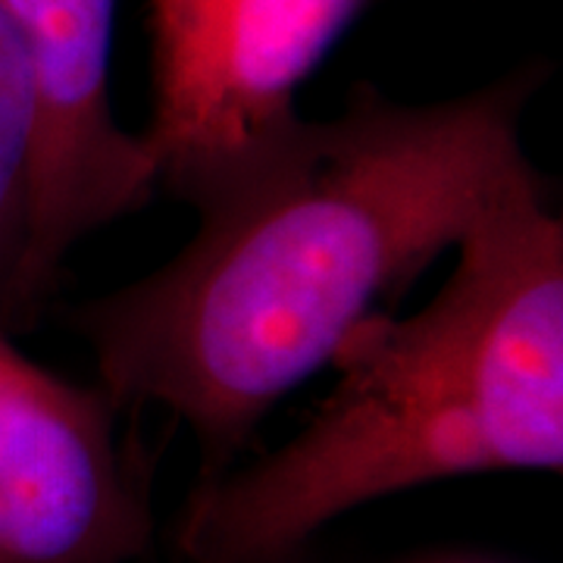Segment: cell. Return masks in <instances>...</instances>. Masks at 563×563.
I'll list each match as a JSON object with an SVG mask.
<instances>
[{"instance_id": "1", "label": "cell", "mask_w": 563, "mask_h": 563, "mask_svg": "<svg viewBox=\"0 0 563 563\" xmlns=\"http://www.w3.org/2000/svg\"><path fill=\"white\" fill-rule=\"evenodd\" d=\"M544 66L461 98L401 103L354 85L220 195L154 273L73 313L117 407H161L229 470L276 404L329 366L492 203L539 179L523 117Z\"/></svg>"}, {"instance_id": "2", "label": "cell", "mask_w": 563, "mask_h": 563, "mask_svg": "<svg viewBox=\"0 0 563 563\" xmlns=\"http://www.w3.org/2000/svg\"><path fill=\"white\" fill-rule=\"evenodd\" d=\"M335 385L276 451L201 479L188 563H279L363 504L429 483L563 466V222L544 179L492 203L410 317L351 329Z\"/></svg>"}, {"instance_id": "3", "label": "cell", "mask_w": 563, "mask_h": 563, "mask_svg": "<svg viewBox=\"0 0 563 563\" xmlns=\"http://www.w3.org/2000/svg\"><path fill=\"white\" fill-rule=\"evenodd\" d=\"M366 0H147L154 185L198 210L298 122V91Z\"/></svg>"}, {"instance_id": "4", "label": "cell", "mask_w": 563, "mask_h": 563, "mask_svg": "<svg viewBox=\"0 0 563 563\" xmlns=\"http://www.w3.org/2000/svg\"><path fill=\"white\" fill-rule=\"evenodd\" d=\"M22 41L35 132L16 310L51 291L63 261L91 232L154 195L139 132L110 101L117 0H0Z\"/></svg>"}, {"instance_id": "5", "label": "cell", "mask_w": 563, "mask_h": 563, "mask_svg": "<svg viewBox=\"0 0 563 563\" xmlns=\"http://www.w3.org/2000/svg\"><path fill=\"white\" fill-rule=\"evenodd\" d=\"M117 404L22 357L0 373V563H125L147 514Z\"/></svg>"}, {"instance_id": "6", "label": "cell", "mask_w": 563, "mask_h": 563, "mask_svg": "<svg viewBox=\"0 0 563 563\" xmlns=\"http://www.w3.org/2000/svg\"><path fill=\"white\" fill-rule=\"evenodd\" d=\"M35 98L22 41L0 3V310H16Z\"/></svg>"}, {"instance_id": "7", "label": "cell", "mask_w": 563, "mask_h": 563, "mask_svg": "<svg viewBox=\"0 0 563 563\" xmlns=\"http://www.w3.org/2000/svg\"><path fill=\"white\" fill-rule=\"evenodd\" d=\"M22 361V354L13 347V344L7 342L3 335H0V373H7L10 366H16Z\"/></svg>"}]
</instances>
